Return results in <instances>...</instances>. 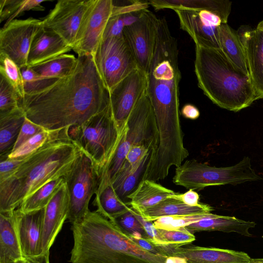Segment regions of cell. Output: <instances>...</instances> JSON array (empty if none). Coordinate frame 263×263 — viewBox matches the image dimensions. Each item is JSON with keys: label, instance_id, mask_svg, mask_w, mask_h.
Instances as JSON below:
<instances>
[{"label": "cell", "instance_id": "277c9868", "mask_svg": "<svg viewBox=\"0 0 263 263\" xmlns=\"http://www.w3.org/2000/svg\"><path fill=\"white\" fill-rule=\"evenodd\" d=\"M194 66L199 87L219 107L237 112L258 99L249 75L220 48L195 44Z\"/></svg>", "mask_w": 263, "mask_h": 263}, {"label": "cell", "instance_id": "f546056e", "mask_svg": "<svg viewBox=\"0 0 263 263\" xmlns=\"http://www.w3.org/2000/svg\"><path fill=\"white\" fill-rule=\"evenodd\" d=\"M77 62L74 55L65 53L31 67L44 77L61 79L72 72Z\"/></svg>", "mask_w": 263, "mask_h": 263}, {"label": "cell", "instance_id": "e0dca14e", "mask_svg": "<svg viewBox=\"0 0 263 263\" xmlns=\"http://www.w3.org/2000/svg\"><path fill=\"white\" fill-rule=\"evenodd\" d=\"M45 209L28 213H23L18 209L12 211L24 258H31L43 254L42 234Z\"/></svg>", "mask_w": 263, "mask_h": 263}, {"label": "cell", "instance_id": "836d02e7", "mask_svg": "<svg viewBox=\"0 0 263 263\" xmlns=\"http://www.w3.org/2000/svg\"><path fill=\"white\" fill-rule=\"evenodd\" d=\"M22 98L7 79L0 73V114L21 107Z\"/></svg>", "mask_w": 263, "mask_h": 263}, {"label": "cell", "instance_id": "8d00e7d4", "mask_svg": "<svg viewBox=\"0 0 263 263\" xmlns=\"http://www.w3.org/2000/svg\"><path fill=\"white\" fill-rule=\"evenodd\" d=\"M111 221L129 236L148 239L142 224L133 213L132 208L129 211Z\"/></svg>", "mask_w": 263, "mask_h": 263}, {"label": "cell", "instance_id": "6da1fadb", "mask_svg": "<svg viewBox=\"0 0 263 263\" xmlns=\"http://www.w3.org/2000/svg\"><path fill=\"white\" fill-rule=\"evenodd\" d=\"M109 105V91L89 54L79 55L70 74L21 103L27 118L48 130L81 125Z\"/></svg>", "mask_w": 263, "mask_h": 263}, {"label": "cell", "instance_id": "f6af8a7d", "mask_svg": "<svg viewBox=\"0 0 263 263\" xmlns=\"http://www.w3.org/2000/svg\"><path fill=\"white\" fill-rule=\"evenodd\" d=\"M168 198L177 199L184 204L190 206H196L200 203H199V196L198 194L192 189H190L183 194L175 193Z\"/></svg>", "mask_w": 263, "mask_h": 263}, {"label": "cell", "instance_id": "b9f144b4", "mask_svg": "<svg viewBox=\"0 0 263 263\" xmlns=\"http://www.w3.org/2000/svg\"><path fill=\"white\" fill-rule=\"evenodd\" d=\"M133 212L142 224L145 232L148 236V239L156 245L165 246L158 232V229L155 228L153 222L145 220L138 213L133 209Z\"/></svg>", "mask_w": 263, "mask_h": 263}, {"label": "cell", "instance_id": "8992f818", "mask_svg": "<svg viewBox=\"0 0 263 263\" xmlns=\"http://www.w3.org/2000/svg\"><path fill=\"white\" fill-rule=\"evenodd\" d=\"M127 129L109 164L100 179L98 189L110 183L125 161L130 148L146 144L157 150L159 135L153 108L146 91L131 111L127 121Z\"/></svg>", "mask_w": 263, "mask_h": 263}, {"label": "cell", "instance_id": "4316f807", "mask_svg": "<svg viewBox=\"0 0 263 263\" xmlns=\"http://www.w3.org/2000/svg\"><path fill=\"white\" fill-rule=\"evenodd\" d=\"M26 118L21 107L9 112L0 114V155L6 158L12 151Z\"/></svg>", "mask_w": 263, "mask_h": 263}, {"label": "cell", "instance_id": "d6a6232c", "mask_svg": "<svg viewBox=\"0 0 263 263\" xmlns=\"http://www.w3.org/2000/svg\"><path fill=\"white\" fill-rule=\"evenodd\" d=\"M218 215L212 213L184 216H167L153 221L155 228L164 230L177 229L203 219L216 217Z\"/></svg>", "mask_w": 263, "mask_h": 263}, {"label": "cell", "instance_id": "681fc988", "mask_svg": "<svg viewBox=\"0 0 263 263\" xmlns=\"http://www.w3.org/2000/svg\"><path fill=\"white\" fill-rule=\"evenodd\" d=\"M260 23H261V25H262V26H263V21H261V22H260Z\"/></svg>", "mask_w": 263, "mask_h": 263}, {"label": "cell", "instance_id": "7dc6e473", "mask_svg": "<svg viewBox=\"0 0 263 263\" xmlns=\"http://www.w3.org/2000/svg\"><path fill=\"white\" fill-rule=\"evenodd\" d=\"M49 251L40 256L28 258L30 263H50L49 261Z\"/></svg>", "mask_w": 263, "mask_h": 263}, {"label": "cell", "instance_id": "e575fe53", "mask_svg": "<svg viewBox=\"0 0 263 263\" xmlns=\"http://www.w3.org/2000/svg\"><path fill=\"white\" fill-rule=\"evenodd\" d=\"M21 71L25 95H29L41 91L59 79L41 76L28 66L21 68Z\"/></svg>", "mask_w": 263, "mask_h": 263}, {"label": "cell", "instance_id": "f35d334b", "mask_svg": "<svg viewBox=\"0 0 263 263\" xmlns=\"http://www.w3.org/2000/svg\"><path fill=\"white\" fill-rule=\"evenodd\" d=\"M44 129L45 128L32 122L26 117L11 152L18 148L35 135Z\"/></svg>", "mask_w": 263, "mask_h": 263}, {"label": "cell", "instance_id": "d6986e66", "mask_svg": "<svg viewBox=\"0 0 263 263\" xmlns=\"http://www.w3.org/2000/svg\"><path fill=\"white\" fill-rule=\"evenodd\" d=\"M246 57L249 76L258 99L263 98V26L239 34Z\"/></svg>", "mask_w": 263, "mask_h": 263}, {"label": "cell", "instance_id": "5b68a950", "mask_svg": "<svg viewBox=\"0 0 263 263\" xmlns=\"http://www.w3.org/2000/svg\"><path fill=\"white\" fill-rule=\"evenodd\" d=\"M127 128L124 131L119 129L109 103L106 108L83 124L70 127L69 135L91 159L100 179L114 157Z\"/></svg>", "mask_w": 263, "mask_h": 263}, {"label": "cell", "instance_id": "7402d4cb", "mask_svg": "<svg viewBox=\"0 0 263 263\" xmlns=\"http://www.w3.org/2000/svg\"><path fill=\"white\" fill-rule=\"evenodd\" d=\"M148 5L155 10L163 9L208 10L218 15L223 23H227L231 2L218 0H148Z\"/></svg>", "mask_w": 263, "mask_h": 263}, {"label": "cell", "instance_id": "603a6c76", "mask_svg": "<svg viewBox=\"0 0 263 263\" xmlns=\"http://www.w3.org/2000/svg\"><path fill=\"white\" fill-rule=\"evenodd\" d=\"M175 193L153 180H142L127 197L128 204L137 213L152 207Z\"/></svg>", "mask_w": 263, "mask_h": 263}, {"label": "cell", "instance_id": "9c48e42d", "mask_svg": "<svg viewBox=\"0 0 263 263\" xmlns=\"http://www.w3.org/2000/svg\"><path fill=\"white\" fill-rule=\"evenodd\" d=\"M64 178L69 198L67 219L73 224L90 210L89 202L97 192L99 176L91 159L82 152Z\"/></svg>", "mask_w": 263, "mask_h": 263}, {"label": "cell", "instance_id": "f1b7e54d", "mask_svg": "<svg viewBox=\"0 0 263 263\" xmlns=\"http://www.w3.org/2000/svg\"><path fill=\"white\" fill-rule=\"evenodd\" d=\"M93 204L97 211L110 221L130 210L116 193L111 183L108 184L96 193Z\"/></svg>", "mask_w": 263, "mask_h": 263}, {"label": "cell", "instance_id": "44dd1931", "mask_svg": "<svg viewBox=\"0 0 263 263\" xmlns=\"http://www.w3.org/2000/svg\"><path fill=\"white\" fill-rule=\"evenodd\" d=\"M213 210L207 204L200 203L196 206H190L177 199L167 198L138 214L145 220L153 222L163 217L210 214Z\"/></svg>", "mask_w": 263, "mask_h": 263}, {"label": "cell", "instance_id": "7a4b0ae2", "mask_svg": "<svg viewBox=\"0 0 263 263\" xmlns=\"http://www.w3.org/2000/svg\"><path fill=\"white\" fill-rule=\"evenodd\" d=\"M177 40L165 18H159L146 93L152 105L159 135V149L171 152L184 146L179 110L181 72Z\"/></svg>", "mask_w": 263, "mask_h": 263}, {"label": "cell", "instance_id": "2e32d148", "mask_svg": "<svg viewBox=\"0 0 263 263\" xmlns=\"http://www.w3.org/2000/svg\"><path fill=\"white\" fill-rule=\"evenodd\" d=\"M161 248L166 255L182 258L187 263H258L261 259L252 258L243 252L213 247L170 245Z\"/></svg>", "mask_w": 263, "mask_h": 263}, {"label": "cell", "instance_id": "3957f363", "mask_svg": "<svg viewBox=\"0 0 263 263\" xmlns=\"http://www.w3.org/2000/svg\"><path fill=\"white\" fill-rule=\"evenodd\" d=\"M66 127L58 138L30 154L9 178L0 182V212H12L49 182L64 177L82 151Z\"/></svg>", "mask_w": 263, "mask_h": 263}, {"label": "cell", "instance_id": "7bdbcfd3", "mask_svg": "<svg viewBox=\"0 0 263 263\" xmlns=\"http://www.w3.org/2000/svg\"><path fill=\"white\" fill-rule=\"evenodd\" d=\"M22 0H1V22L11 17L18 10Z\"/></svg>", "mask_w": 263, "mask_h": 263}, {"label": "cell", "instance_id": "bcb514c9", "mask_svg": "<svg viewBox=\"0 0 263 263\" xmlns=\"http://www.w3.org/2000/svg\"><path fill=\"white\" fill-rule=\"evenodd\" d=\"M181 114L185 118L191 120L197 119L200 116L198 109L191 104L184 105L181 109Z\"/></svg>", "mask_w": 263, "mask_h": 263}, {"label": "cell", "instance_id": "4dcf8cb0", "mask_svg": "<svg viewBox=\"0 0 263 263\" xmlns=\"http://www.w3.org/2000/svg\"><path fill=\"white\" fill-rule=\"evenodd\" d=\"M64 182V177L49 182L25 198L17 209L28 213L45 208Z\"/></svg>", "mask_w": 263, "mask_h": 263}, {"label": "cell", "instance_id": "4fadbf2b", "mask_svg": "<svg viewBox=\"0 0 263 263\" xmlns=\"http://www.w3.org/2000/svg\"><path fill=\"white\" fill-rule=\"evenodd\" d=\"M158 20L152 12L145 9L136 21L124 27L123 31L139 69L146 73L154 54Z\"/></svg>", "mask_w": 263, "mask_h": 263}, {"label": "cell", "instance_id": "d590c367", "mask_svg": "<svg viewBox=\"0 0 263 263\" xmlns=\"http://www.w3.org/2000/svg\"><path fill=\"white\" fill-rule=\"evenodd\" d=\"M0 73L7 79L23 99L25 93L21 68L12 60L2 53H0Z\"/></svg>", "mask_w": 263, "mask_h": 263}, {"label": "cell", "instance_id": "60d3db41", "mask_svg": "<svg viewBox=\"0 0 263 263\" xmlns=\"http://www.w3.org/2000/svg\"><path fill=\"white\" fill-rule=\"evenodd\" d=\"M124 27L121 15H111L106 24L102 38L123 34Z\"/></svg>", "mask_w": 263, "mask_h": 263}, {"label": "cell", "instance_id": "52a82bcc", "mask_svg": "<svg viewBox=\"0 0 263 263\" xmlns=\"http://www.w3.org/2000/svg\"><path fill=\"white\" fill-rule=\"evenodd\" d=\"M262 179L252 168L251 159L245 157L235 165L217 167L189 160L176 167L174 184L187 189L201 190L210 186L232 184Z\"/></svg>", "mask_w": 263, "mask_h": 263}, {"label": "cell", "instance_id": "8fae6325", "mask_svg": "<svg viewBox=\"0 0 263 263\" xmlns=\"http://www.w3.org/2000/svg\"><path fill=\"white\" fill-rule=\"evenodd\" d=\"M42 25V20L29 17L6 23L0 31V53L12 60L21 68L27 66L32 40Z\"/></svg>", "mask_w": 263, "mask_h": 263}, {"label": "cell", "instance_id": "ffe728a7", "mask_svg": "<svg viewBox=\"0 0 263 263\" xmlns=\"http://www.w3.org/2000/svg\"><path fill=\"white\" fill-rule=\"evenodd\" d=\"M71 50L72 48L59 34L42 25L32 40L27 66H33Z\"/></svg>", "mask_w": 263, "mask_h": 263}, {"label": "cell", "instance_id": "1f68e13d", "mask_svg": "<svg viewBox=\"0 0 263 263\" xmlns=\"http://www.w3.org/2000/svg\"><path fill=\"white\" fill-rule=\"evenodd\" d=\"M66 128L58 130L45 129L29 139L18 148L10 152L7 157L16 158L27 156L40 148L49 141L59 137Z\"/></svg>", "mask_w": 263, "mask_h": 263}, {"label": "cell", "instance_id": "c3c4849f", "mask_svg": "<svg viewBox=\"0 0 263 263\" xmlns=\"http://www.w3.org/2000/svg\"><path fill=\"white\" fill-rule=\"evenodd\" d=\"M13 263H30V262L26 258H23Z\"/></svg>", "mask_w": 263, "mask_h": 263}, {"label": "cell", "instance_id": "ac0fdd59", "mask_svg": "<svg viewBox=\"0 0 263 263\" xmlns=\"http://www.w3.org/2000/svg\"><path fill=\"white\" fill-rule=\"evenodd\" d=\"M69 209V194L64 180L45 209L42 234L43 254L49 251L68 218Z\"/></svg>", "mask_w": 263, "mask_h": 263}, {"label": "cell", "instance_id": "cb8c5ba5", "mask_svg": "<svg viewBox=\"0 0 263 263\" xmlns=\"http://www.w3.org/2000/svg\"><path fill=\"white\" fill-rule=\"evenodd\" d=\"M154 155L153 152L147 155L138 168L134 172L130 171V166L125 160L112 180L111 183L116 193L125 203H127L128 196L143 180L145 171L153 160Z\"/></svg>", "mask_w": 263, "mask_h": 263}, {"label": "cell", "instance_id": "7c38bea8", "mask_svg": "<svg viewBox=\"0 0 263 263\" xmlns=\"http://www.w3.org/2000/svg\"><path fill=\"white\" fill-rule=\"evenodd\" d=\"M147 86V73L137 69L119 82L109 92L114 118L121 131L127 128L128 117Z\"/></svg>", "mask_w": 263, "mask_h": 263}, {"label": "cell", "instance_id": "5bb4252c", "mask_svg": "<svg viewBox=\"0 0 263 263\" xmlns=\"http://www.w3.org/2000/svg\"><path fill=\"white\" fill-rule=\"evenodd\" d=\"M91 0H60L42 20L44 27L59 34L71 48Z\"/></svg>", "mask_w": 263, "mask_h": 263}, {"label": "cell", "instance_id": "d4e9b609", "mask_svg": "<svg viewBox=\"0 0 263 263\" xmlns=\"http://www.w3.org/2000/svg\"><path fill=\"white\" fill-rule=\"evenodd\" d=\"M23 258L12 212H0V263H13Z\"/></svg>", "mask_w": 263, "mask_h": 263}, {"label": "cell", "instance_id": "ba28073f", "mask_svg": "<svg viewBox=\"0 0 263 263\" xmlns=\"http://www.w3.org/2000/svg\"><path fill=\"white\" fill-rule=\"evenodd\" d=\"M92 57L109 92L124 78L139 68L123 34L102 38Z\"/></svg>", "mask_w": 263, "mask_h": 263}, {"label": "cell", "instance_id": "ee69618b", "mask_svg": "<svg viewBox=\"0 0 263 263\" xmlns=\"http://www.w3.org/2000/svg\"><path fill=\"white\" fill-rule=\"evenodd\" d=\"M46 2L45 0H23L22 1L21 5L17 11L8 20L6 23H8L15 19L16 17L21 14L25 11L34 10L43 11L45 9L42 3Z\"/></svg>", "mask_w": 263, "mask_h": 263}, {"label": "cell", "instance_id": "74e56055", "mask_svg": "<svg viewBox=\"0 0 263 263\" xmlns=\"http://www.w3.org/2000/svg\"><path fill=\"white\" fill-rule=\"evenodd\" d=\"M157 229L165 246H182L195 240V236L184 227L174 230Z\"/></svg>", "mask_w": 263, "mask_h": 263}, {"label": "cell", "instance_id": "ab89813d", "mask_svg": "<svg viewBox=\"0 0 263 263\" xmlns=\"http://www.w3.org/2000/svg\"><path fill=\"white\" fill-rule=\"evenodd\" d=\"M29 155L16 158L1 159L0 162V182L11 176L28 159Z\"/></svg>", "mask_w": 263, "mask_h": 263}, {"label": "cell", "instance_id": "484cf974", "mask_svg": "<svg viewBox=\"0 0 263 263\" xmlns=\"http://www.w3.org/2000/svg\"><path fill=\"white\" fill-rule=\"evenodd\" d=\"M256 223L246 221L234 216L218 215L217 217L201 220L184 227L190 232L197 231H221L236 233L247 237L252 236L249 230L255 227Z\"/></svg>", "mask_w": 263, "mask_h": 263}, {"label": "cell", "instance_id": "9a60e30c", "mask_svg": "<svg viewBox=\"0 0 263 263\" xmlns=\"http://www.w3.org/2000/svg\"><path fill=\"white\" fill-rule=\"evenodd\" d=\"M181 29L186 31L195 44L220 48L219 28L221 18L208 10L175 9Z\"/></svg>", "mask_w": 263, "mask_h": 263}, {"label": "cell", "instance_id": "30bf717a", "mask_svg": "<svg viewBox=\"0 0 263 263\" xmlns=\"http://www.w3.org/2000/svg\"><path fill=\"white\" fill-rule=\"evenodd\" d=\"M114 7L112 0H91L81 21L72 50L93 56L102 39Z\"/></svg>", "mask_w": 263, "mask_h": 263}, {"label": "cell", "instance_id": "83f0119b", "mask_svg": "<svg viewBox=\"0 0 263 263\" xmlns=\"http://www.w3.org/2000/svg\"><path fill=\"white\" fill-rule=\"evenodd\" d=\"M220 49L238 69L249 75L243 46L238 33L227 23H222L219 28Z\"/></svg>", "mask_w": 263, "mask_h": 263}]
</instances>
